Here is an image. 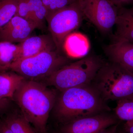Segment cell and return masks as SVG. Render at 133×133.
<instances>
[{"label": "cell", "mask_w": 133, "mask_h": 133, "mask_svg": "<svg viewBox=\"0 0 133 133\" xmlns=\"http://www.w3.org/2000/svg\"><path fill=\"white\" fill-rule=\"evenodd\" d=\"M127 122H128V123L131 124V125H133V121H127Z\"/></svg>", "instance_id": "cell-25"}, {"label": "cell", "mask_w": 133, "mask_h": 133, "mask_svg": "<svg viewBox=\"0 0 133 133\" xmlns=\"http://www.w3.org/2000/svg\"><path fill=\"white\" fill-rule=\"evenodd\" d=\"M31 15L37 28L45 26L48 10L42 0H29Z\"/></svg>", "instance_id": "cell-15"}, {"label": "cell", "mask_w": 133, "mask_h": 133, "mask_svg": "<svg viewBox=\"0 0 133 133\" xmlns=\"http://www.w3.org/2000/svg\"><path fill=\"white\" fill-rule=\"evenodd\" d=\"M14 98L24 118L38 131L45 132L50 112L56 102L55 91L37 81L26 79Z\"/></svg>", "instance_id": "cell-2"}, {"label": "cell", "mask_w": 133, "mask_h": 133, "mask_svg": "<svg viewBox=\"0 0 133 133\" xmlns=\"http://www.w3.org/2000/svg\"><path fill=\"white\" fill-rule=\"evenodd\" d=\"M118 8L125 7L126 5L133 4V0H109Z\"/></svg>", "instance_id": "cell-21"}, {"label": "cell", "mask_w": 133, "mask_h": 133, "mask_svg": "<svg viewBox=\"0 0 133 133\" xmlns=\"http://www.w3.org/2000/svg\"><path fill=\"white\" fill-rule=\"evenodd\" d=\"M20 52L19 43L0 41V70H9L11 65L19 59Z\"/></svg>", "instance_id": "cell-14"}, {"label": "cell", "mask_w": 133, "mask_h": 133, "mask_svg": "<svg viewBox=\"0 0 133 133\" xmlns=\"http://www.w3.org/2000/svg\"><path fill=\"white\" fill-rule=\"evenodd\" d=\"M8 104L7 99H0V110L5 108L7 106Z\"/></svg>", "instance_id": "cell-24"}, {"label": "cell", "mask_w": 133, "mask_h": 133, "mask_svg": "<svg viewBox=\"0 0 133 133\" xmlns=\"http://www.w3.org/2000/svg\"><path fill=\"white\" fill-rule=\"evenodd\" d=\"M117 117L101 113L95 115L76 119L65 123L62 133H99L118 124Z\"/></svg>", "instance_id": "cell-8"}, {"label": "cell", "mask_w": 133, "mask_h": 133, "mask_svg": "<svg viewBox=\"0 0 133 133\" xmlns=\"http://www.w3.org/2000/svg\"><path fill=\"white\" fill-rule=\"evenodd\" d=\"M61 92L55 108V115L61 122L66 123L110 110L98 91L91 84Z\"/></svg>", "instance_id": "cell-1"}, {"label": "cell", "mask_w": 133, "mask_h": 133, "mask_svg": "<svg viewBox=\"0 0 133 133\" xmlns=\"http://www.w3.org/2000/svg\"><path fill=\"white\" fill-rule=\"evenodd\" d=\"M104 63L98 56L89 55L62 66L45 79L50 85L61 92L89 85Z\"/></svg>", "instance_id": "cell-3"}, {"label": "cell", "mask_w": 133, "mask_h": 133, "mask_svg": "<svg viewBox=\"0 0 133 133\" xmlns=\"http://www.w3.org/2000/svg\"><path fill=\"white\" fill-rule=\"evenodd\" d=\"M57 50L43 51L31 57L19 59L10 69L26 79L36 81L46 78L68 64L69 59Z\"/></svg>", "instance_id": "cell-5"}, {"label": "cell", "mask_w": 133, "mask_h": 133, "mask_svg": "<svg viewBox=\"0 0 133 133\" xmlns=\"http://www.w3.org/2000/svg\"><path fill=\"white\" fill-rule=\"evenodd\" d=\"M48 10V14L74 3L78 0H42Z\"/></svg>", "instance_id": "cell-20"}, {"label": "cell", "mask_w": 133, "mask_h": 133, "mask_svg": "<svg viewBox=\"0 0 133 133\" xmlns=\"http://www.w3.org/2000/svg\"><path fill=\"white\" fill-rule=\"evenodd\" d=\"M5 122L13 133H36L23 116H10Z\"/></svg>", "instance_id": "cell-17"}, {"label": "cell", "mask_w": 133, "mask_h": 133, "mask_svg": "<svg viewBox=\"0 0 133 133\" xmlns=\"http://www.w3.org/2000/svg\"><path fill=\"white\" fill-rule=\"evenodd\" d=\"M83 15L101 33L109 34L115 26L118 8L109 0H78Z\"/></svg>", "instance_id": "cell-7"}, {"label": "cell", "mask_w": 133, "mask_h": 133, "mask_svg": "<svg viewBox=\"0 0 133 133\" xmlns=\"http://www.w3.org/2000/svg\"><path fill=\"white\" fill-rule=\"evenodd\" d=\"M119 133H127L126 132H119Z\"/></svg>", "instance_id": "cell-26"}, {"label": "cell", "mask_w": 133, "mask_h": 133, "mask_svg": "<svg viewBox=\"0 0 133 133\" xmlns=\"http://www.w3.org/2000/svg\"><path fill=\"white\" fill-rule=\"evenodd\" d=\"M16 15L24 18L33 23L36 26L31 15L29 0H18L17 12Z\"/></svg>", "instance_id": "cell-19"}, {"label": "cell", "mask_w": 133, "mask_h": 133, "mask_svg": "<svg viewBox=\"0 0 133 133\" xmlns=\"http://www.w3.org/2000/svg\"><path fill=\"white\" fill-rule=\"evenodd\" d=\"M115 111L118 118L126 122L132 121L133 98L117 101Z\"/></svg>", "instance_id": "cell-18"}, {"label": "cell", "mask_w": 133, "mask_h": 133, "mask_svg": "<svg viewBox=\"0 0 133 133\" xmlns=\"http://www.w3.org/2000/svg\"><path fill=\"white\" fill-rule=\"evenodd\" d=\"M18 0H0V30L16 15Z\"/></svg>", "instance_id": "cell-16"}, {"label": "cell", "mask_w": 133, "mask_h": 133, "mask_svg": "<svg viewBox=\"0 0 133 133\" xmlns=\"http://www.w3.org/2000/svg\"><path fill=\"white\" fill-rule=\"evenodd\" d=\"M118 124H117L106 129L99 133H118L117 128Z\"/></svg>", "instance_id": "cell-22"}, {"label": "cell", "mask_w": 133, "mask_h": 133, "mask_svg": "<svg viewBox=\"0 0 133 133\" xmlns=\"http://www.w3.org/2000/svg\"><path fill=\"white\" fill-rule=\"evenodd\" d=\"M124 129L125 132L127 133H133V125L126 122L124 124Z\"/></svg>", "instance_id": "cell-23"}, {"label": "cell", "mask_w": 133, "mask_h": 133, "mask_svg": "<svg viewBox=\"0 0 133 133\" xmlns=\"http://www.w3.org/2000/svg\"><path fill=\"white\" fill-rule=\"evenodd\" d=\"M105 101L133 98V73L114 62L105 63L93 81Z\"/></svg>", "instance_id": "cell-4"}, {"label": "cell", "mask_w": 133, "mask_h": 133, "mask_svg": "<svg viewBox=\"0 0 133 133\" xmlns=\"http://www.w3.org/2000/svg\"><path fill=\"white\" fill-rule=\"evenodd\" d=\"M84 17L78 1L48 14L46 21L58 51L63 52L66 38L80 26Z\"/></svg>", "instance_id": "cell-6"}, {"label": "cell", "mask_w": 133, "mask_h": 133, "mask_svg": "<svg viewBox=\"0 0 133 133\" xmlns=\"http://www.w3.org/2000/svg\"><path fill=\"white\" fill-rule=\"evenodd\" d=\"M115 26L116 30L114 42L133 43V6L130 8L118 9Z\"/></svg>", "instance_id": "cell-12"}, {"label": "cell", "mask_w": 133, "mask_h": 133, "mask_svg": "<svg viewBox=\"0 0 133 133\" xmlns=\"http://www.w3.org/2000/svg\"><path fill=\"white\" fill-rule=\"evenodd\" d=\"M19 44L20 52L18 60L31 57L46 51L57 50L50 34L31 36Z\"/></svg>", "instance_id": "cell-10"}, {"label": "cell", "mask_w": 133, "mask_h": 133, "mask_svg": "<svg viewBox=\"0 0 133 133\" xmlns=\"http://www.w3.org/2000/svg\"><path fill=\"white\" fill-rule=\"evenodd\" d=\"M26 79L15 72L0 73V99L14 97Z\"/></svg>", "instance_id": "cell-13"}, {"label": "cell", "mask_w": 133, "mask_h": 133, "mask_svg": "<svg viewBox=\"0 0 133 133\" xmlns=\"http://www.w3.org/2000/svg\"><path fill=\"white\" fill-rule=\"evenodd\" d=\"M37 28L33 23L15 15L0 30V41L20 43L31 36Z\"/></svg>", "instance_id": "cell-9"}, {"label": "cell", "mask_w": 133, "mask_h": 133, "mask_svg": "<svg viewBox=\"0 0 133 133\" xmlns=\"http://www.w3.org/2000/svg\"><path fill=\"white\" fill-rule=\"evenodd\" d=\"M111 62L118 64L133 73V43L113 42L105 48Z\"/></svg>", "instance_id": "cell-11"}, {"label": "cell", "mask_w": 133, "mask_h": 133, "mask_svg": "<svg viewBox=\"0 0 133 133\" xmlns=\"http://www.w3.org/2000/svg\"><path fill=\"white\" fill-rule=\"evenodd\" d=\"M0 133H3L1 131V130H0Z\"/></svg>", "instance_id": "cell-27"}]
</instances>
